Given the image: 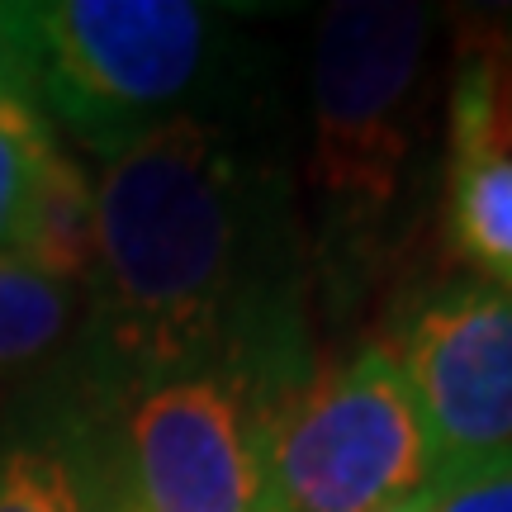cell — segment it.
Wrapping results in <instances>:
<instances>
[{
  "instance_id": "ba28073f",
  "label": "cell",
  "mask_w": 512,
  "mask_h": 512,
  "mask_svg": "<svg viewBox=\"0 0 512 512\" xmlns=\"http://www.w3.org/2000/svg\"><path fill=\"white\" fill-rule=\"evenodd\" d=\"M446 247L475 280L512 290V143H446Z\"/></svg>"
},
{
  "instance_id": "277c9868",
  "label": "cell",
  "mask_w": 512,
  "mask_h": 512,
  "mask_svg": "<svg viewBox=\"0 0 512 512\" xmlns=\"http://www.w3.org/2000/svg\"><path fill=\"white\" fill-rule=\"evenodd\" d=\"M432 479L422 413L380 342L309 366L261 408V512H384Z\"/></svg>"
},
{
  "instance_id": "9c48e42d",
  "label": "cell",
  "mask_w": 512,
  "mask_h": 512,
  "mask_svg": "<svg viewBox=\"0 0 512 512\" xmlns=\"http://www.w3.org/2000/svg\"><path fill=\"white\" fill-rule=\"evenodd\" d=\"M86 328V290L29 261H0V380L72 361Z\"/></svg>"
},
{
  "instance_id": "52a82bcc",
  "label": "cell",
  "mask_w": 512,
  "mask_h": 512,
  "mask_svg": "<svg viewBox=\"0 0 512 512\" xmlns=\"http://www.w3.org/2000/svg\"><path fill=\"white\" fill-rule=\"evenodd\" d=\"M105 441L62 399V413L0 437V512H105Z\"/></svg>"
},
{
  "instance_id": "5bb4252c",
  "label": "cell",
  "mask_w": 512,
  "mask_h": 512,
  "mask_svg": "<svg viewBox=\"0 0 512 512\" xmlns=\"http://www.w3.org/2000/svg\"><path fill=\"white\" fill-rule=\"evenodd\" d=\"M384 512H422V508H418V498H413V503H399V508H384Z\"/></svg>"
},
{
  "instance_id": "9a60e30c",
  "label": "cell",
  "mask_w": 512,
  "mask_h": 512,
  "mask_svg": "<svg viewBox=\"0 0 512 512\" xmlns=\"http://www.w3.org/2000/svg\"><path fill=\"white\" fill-rule=\"evenodd\" d=\"M110 512H133V508H124V503H114V508Z\"/></svg>"
},
{
  "instance_id": "7a4b0ae2",
  "label": "cell",
  "mask_w": 512,
  "mask_h": 512,
  "mask_svg": "<svg viewBox=\"0 0 512 512\" xmlns=\"http://www.w3.org/2000/svg\"><path fill=\"white\" fill-rule=\"evenodd\" d=\"M427 43L432 10L408 0H337L318 19L304 185L323 271L342 294L366 290L403 219Z\"/></svg>"
},
{
  "instance_id": "8fae6325",
  "label": "cell",
  "mask_w": 512,
  "mask_h": 512,
  "mask_svg": "<svg viewBox=\"0 0 512 512\" xmlns=\"http://www.w3.org/2000/svg\"><path fill=\"white\" fill-rule=\"evenodd\" d=\"M57 133L24 91L0 100V261H19L29 209L38 195L43 162L53 157Z\"/></svg>"
},
{
  "instance_id": "3957f363",
  "label": "cell",
  "mask_w": 512,
  "mask_h": 512,
  "mask_svg": "<svg viewBox=\"0 0 512 512\" xmlns=\"http://www.w3.org/2000/svg\"><path fill=\"white\" fill-rule=\"evenodd\" d=\"M24 95L48 128L110 162L152 128L195 114L219 67L223 15L195 0H43L15 5Z\"/></svg>"
},
{
  "instance_id": "7c38bea8",
  "label": "cell",
  "mask_w": 512,
  "mask_h": 512,
  "mask_svg": "<svg viewBox=\"0 0 512 512\" xmlns=\"http://www.w3.org/2000/svg\"><path fill=\"white\" fill-rule=\"evenodd\" d=\"M422 512H512V456L446 470L418 498Z\"/></svg>"
},
{
  "instance_id": "6da1fadb",
  "label": "cell",
  "mask_w": 512,
  "mask_h": 512,
  "mask_svg": "<svg viewBox=\"0 0 512 512\" xmlns=\"http://www.w3.org/2000/svg\"><path fill=\"white\" fill-rule=\"evenodd\" d=\"M100 261L67 403L95 427L152 384L233 370L256 408L313 366L280 275V209L238 138L181 114L114 152L95 181Z\"/></svg>"
},
{
  "instance_id": "4fadbf2b",
  "label": "cell",
  "mask_w": 512,
  "mask_h": 512,
  "mask_svg": "<svg viewBox=\"0 0 512 512\" xmlns=\"http://www.w3.org/2000/svg\"><path fill=\"white\" fill-rule=\"evenodd\" d=\"M24 91V38H19V10L0 5V100Z\"/></svg>"
},
{
  "instance_id": "5b68a950",
  "label": "cell",
  "mask_w": 512,
  "mask_h": 512,
  "mask_svg": "<svg viewBox=\"0 0 512 512\" xmlns=\"http://www.w3.org/2000/svg\"><path fill=\"white\" fill-rule=\"evenodd\" d=\"M110 422L100 437L110 508L261 512V408L233 370L152 384Z\"/></svg>"
},
{
  "instance_id": "8992f818",
  "label": "cell",
  "mask_w": 512,
  "mask_h": 512,
  "mask_svg": "<svg viewBox=\"0 0 512 512\" xmlns=\"http://www.w3.org/2000/svg\"><path fill=\"white\" fill-rule=\"evenodd\" d=\"M418 403L437 475L512 456V290L422 285L380 342Z\"/></svg>"
},
{
  "instance_id": "30bf717a",
  "label": "cell",
  "mask_w": 512,
  "mask_h": 512,
  "mask_svg": "<svg viewBox=\"0 0 512 512\" xmlns=\"http://www.w3.org/2000/svg\"><path fill=\"white\" fill-rule=\"evenodd\" d=\"M19 261H29L38 271L67 280L76 290H91V280H95V261H100L95 185L62 147H53V157L43 162Z\"/></svg>"
}]
</instances>
